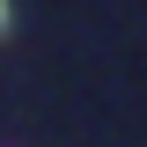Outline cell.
<instances>
[{
  "label": "cell",
  "mask_w": 147,
  "mask_h": 147,
  "mask_svg": "<svg viewBox=\"0 0 147 147\" xmlns=\"http://www.w3.org/2000/svg\"><path fill=\"white\" fill-rule=\"evenodd\" d=\"M0 15H7V7H0Z\"/></svg>",
  "instance_id": "obj_1"
}]
</instances>
